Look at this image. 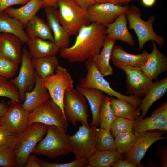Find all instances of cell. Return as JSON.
Instances as JSON below:
<instances>
[{
    "mask_svg": "<svg viewBox=\"0 0 167 167\" xmlns=\"http://www.w3.org/2000/svg\"><path fill=\"white\" fill-rule=\"evenodd\" d=\"M41 0H29L24 6L18 8L10 7L4 12L19 20L24 28L28 22L41 8Z\"/></svg>",
    "mask_w": 167,
    "mask_h": 167,
    "instance_id": "83f0119b",
    "label": "cell"
},
{
    "mask_svg": "<svg viewBox=\"0 0 167 167\" xmlns=\"http://www.w3.org/2000/svg\"><path fill=\"white\" fill-rule=\"evenodd\" d=\"M23 24L18 19L4 12L0 13V33L13 35L19 38L23 44L29 39Z\"/></svg>",
    "mask_w": 167,
    "mask_h": 167,
    "instance_id": "f1b7e54d",
    "label": "cell"
},
{
    "mask_svg": "<svg viewBox=\"0 0 167 167\" xmlns=\"http://www.w3.org/2000/svg\"><path fill=\"white\" fill-rule=\"evenodd\" d=\"M25 31L29 40L40 38L54 41V37L48 23L36 15L27 23Z\"/></svg>",
    "mask_w": 167,
    "mask_h": 167,
    "instance_id": "484cf974",
    "label": "cell"
},
{
    "mask_svg": "<svg viewBox=\"0 0 167 167\" xmlns=\"http://www.w3.org/2000/svg\"><path fill=\"white\" fill-rule=\"evenodd\" d=\"M16 158L11 147L0 146V166L13 167L15 166Z\"/></svg>",
    "mask_w": 167,
    "mask_h": 167,
    "instance_id": "ab89813d",
    "label": "cell"
},
{
    "mask_svg": "<svg viewBox=\"0 0 167 167\" xmlns=\"http://www.w3.org/2000/svg\"><path fill=\"white\" fill-rule=\"evenodd\" d=\"M2 56V33H0V57Z\"/></svg>",
    "mask_w": 167,
    "mask_h": 167,
    "instance_id": "816d5d0a",
    "label": "cell"
},
{
    "mask_svg": "<svg viewBox=\"0 0 167 167\" xmlns=\"http://www.w3.org/2000/svg\"><path fill=\"white\" fill-rule=\"evenodd\" d=\"M156 156L159 161V166L161 167H167V146H158L156 148Z\"/></svg>",
    "mask_w": 167,
    "mask_h": 167,
    "instance_id": "b9f144b4",
    "label": "cell"
},
{
    "mask_svg": "<svg viewBox=\"0 0 167 167\" xmlns=\"http://www.w3.org/2000/svg\"><path fill=\"white\" fill-rule=\"evenodd\" d=\"M16 136L0 125V146L12 147Z\"/></svg>",
    "mask_w": 167,
    "mask_h": 167,
    "instance_id": "60d3db41",
    "label": "cell"
},
{
    "mask_svg": "<svg viewBox=\"0 0 167 167\" xmlns=\"http://www.w3.org/2000/svg\"><path fill=\"white\" fill-rule=\"evenodd\" d=\"M123 155L116 151H96L88 159L89 167H110Z\"/></svg>",
    "mask_w": 167,
    "mask_h": 167,
    "instance_id": "4dcf8cb0",
    "label": "cell"
},
{
    "mask_svg": "<svg viewBox=\"0 0 167 167\" xmlns=\"http://www.w3.org/2000/svg\"><path fill=\"white\" fill-rule=\"evenodd\" d=\"M143 5L147 7L153 6L155 3L156 0H141Z\"/></svg>",
    "mask_w": 167,
    "mask_h": 167,
    "instance_id": "f907efd6",
    "label": "cell"
},
{
    "mask_svg": "<svg viewBox=\"0 0 167 167\" xmlns=\"http://www.w3.org/2000/svg\"><path fill=\"white\" fill-rule=\"evenodd\" d=\"M18 65L2 56L0 57V78L9 79L15 75Z\"/></svg>",
    "mask_w": 167,
    "mask_h": 167,
    "instance_id": "8d00e7d4",
    "label": "cell"
},
{
    "mask_svg": "<svg viewBox=\"0 0 167 167\" xmlns=\"http://www.w3.org/2000/svg\"><path fill=\"white\" fill-rule=\"evenodd\" d=\"M72 135L67 136L71 152L76 158L88 159L95 151L97 126L83 123Z\"/></svg>",
    "mask_w": 167,
    "mask_h": 167,
    "instance_id": "ba28073f",
    "label": "cell"
},
{
    "mask_svg": "<svg viewBox=\"0 0 167 167\" xmlns=\"http://www.w3.org/2000/svg\"><path fill=\"white\" fill-rule=\"evenodd\" d=\"M125 13L129 23V29H133L135 32L140 50L143 49L145 43L150 40L156 42L160 48L163 46V37L157 35L153 29L155 16H150L147 21L143 20L141 18L140 9L134 5L129 6Z\"/></svg>",
    "mask_w": 167,
    "mask_h": 167,
    "instance_id": "5b68a950",
    "label": "cell"
},
{
    "mask_svg": "<svg viewBox=\"0 0 167 167\" xmlns=\"http://www.w3.org/2000/svg\"><path fill=\"white\" fill-rule=\"evenodd\" d=\"M81 7L88 10L91 6L96 3V0H73Z\"/></svg>",
    "mask_w": 167,
    "mask_h": 167,
    "instance_id": "f6af8a7d",
    "label": "cell"
},
{
    "mask_svg": "<svg viewBox=\"0 0 167 167\" xmlns=\"http://www.w3.org/2000/svg\"><path fill=\"white\" fill-rule=\"evenodd\" d=\"M67 130L54 125H48L46 135L36 145L32 153L51 159L66 155L71 152Z\"/></svg>",
    "mask_w": 167,
    "mask_h": 167,
    "instance_id": "3957f363",
    "label": "cell"
},
{
    "mask_svg": "<svg viewBox=\"0 0 167 167\" xmlns=\"http://www.w3.org/2000/svg\"><path fill=\"white\" fill-rule=\"evenodd\" d=\"M167 92V77L161 80H156L144 98L141 99L139 109L141 111L139 117L144 118L152 105L161 98Z\"/></svg>",
    "mask_w": 167,
    "mask_h": 167,
    "instance_id": "603a6c76",
    "label": "cell"
},
{
    "mask_svg": "<svg viewBox=\"0 0 167 167\" xmlns=\"http://www.w3.org/2000/svg\"><path fill=\"white\" fill-rule=\"evenodd\" d=\"M116 117L110 106L109 96L106 95L100 111L99 119L100 128L110 130L111 126Z\"/></svg>",
    "mask_w": 167,
    "mask_h": 167,
    "instance_id": "e575fe53",
    "label": "cell"
},
{
    "mask_svg": "<svg viewBox=\"0 0 167 167\" xmlns=\"http://www.w3.org/2000/svg\"><path fill=\"white\" fill-rule=\"evenodd\" d=\"M45 8L47 23L52 32L54 41L59 49L68 47L70 36L59 22L55 13L54 8Z\"/></svg>",
    "mask_w": 167,
    "mask_h": 167,
    "instance_id": "7402d4cb",
    "label": "cell"
},
{
    "mask_svg": "<svg viewBox=\"0 0 167 167\" xmlns=\"http://www.w3.org/2000/svg\"><path fill=\"white\" fill-rule=\"evenodd\" d=\"M29 0H0V13L11 7L17 5H24Z\"/></svg>",
    "mask_w": 167,
    "mask_h": 167,
    "instance_id": "7bdbcfd3",
    "label": "cell"
},
{
    "mask_svg": "<svg viewBox=\"0 0 167 167\" xmlns=\"http://www.w3.org/2000/svg\"><path fill=\"white\" fill-rule=\"evenodd\" d=\"M32 62L36 72L41 79L53 74L54 71L59 66L56 55L32 58Z\"/></svg>",
    "mask_w": 167,
    "mask_h": 167,
    "instance_id": "1f68e13d",
    "label": "cell"
},
{
    "mask_svg": "<svg viewBox=\"0 0 167 167\" xmlns=\"http://www.w3.org/2000/svg\"><path fill=\"white\" fill-rule=\"evenodd\" d=\"M58 6L59 9L54 8L55 13L70 36H76L83 26L91 23L88 10L73 0H60Z\"/></svg>",
    "mask_w": 167,
    "mask_h": 167,
    "instance_id": "277c9868",
    "label": "cell"
},
{
    "mask_svg": "<svg viewBox=\"0 0 167 167\" xmlns=\"http://www.w3.org/2000/svg\"><path fill=\"white\" fill-rule=\"evenodd\" d=\"M127 20L125 13H122L113 22L106 26V36L116 41L119 40L128 44L131 46L135 45L133 35L129 32Z\"/></svg>",
    "mask_w": 167,
    "mask_h": 167,
    "instance_id": "d6986e66",
    "label": "cell"
},
{
    "mask_svg": "<svg viewBox=\"0 0 167 167\" xmlns=\"http://www.w3.org/2000/svg\"><path fill=\"white\" fill-rule=\"evenodd\" d=\"M136 141L128 152L126 154L125 159L139 167L144 165L141 164L142 159L145 156L148 149L154 142L161 139H167L164 135L167 131L158 130L134 133Z\"/></svg>",
    "mask_w": 167,
    "mask_h": 167,
    "instance_id": "8fae6325",
    "label": "cell"
},
{
    "mask_svg": "<svg viewBox=\"0 0 167 167\" xmlns=\"http://www.w3.org/2000/svg\"><path fill=\"white\" fill-rule=\"evenodd\" d=\"M8 105L4 101L0 102V117L2 116L6 111Z\"/></svg>",
    "mask_w": 167,
    "mask_h": 167,
    "instance_id": "c3c4849f",
    "label": "cell"
},
{
    "mask_svg": "<svg viewBox=\"0 0 167 167\" xmlns=\"http://www.w3.org/2000/svg\"><path fill=\"white\" fill-rule=\"evenodd\" d=\"M41 8L52 7L56 8L58 7V3L60 0H41Z\"/></svg>",
    "mask_w": 167,
    "mask_h": 167,
    "instance_id": "7dc6e473",
    "label": "cell"
},
{
    "mask_svg": "<svg viewBox=\"0 0 167 167\" xmlns=\"http://www.w3.org/2000/svg\"><path fill=\"white\" fill-rule=\"evenodd\" d=\"M133 0H121V4H127Z\"/></svg>",
    "mask_w": 167,
    "mask_h": 167,
    "instance_id": "f5cc1de1",
    "label": "cell"
},
{
    "mask_svg": "<svg viewBox=\"0 0 167 167\" xmlns=\"http://www.w3.org/2000/svg\"><path fill=\"white\" fill-rule=\"evenodd\" d=\"M96 150V151H116L115 139L110 130L101 128L97 129Z\"/></svg>",
    "mask_w": 167,
    "mask_h": 167,
    "instance_id": "d6a6232c",
    "label": "cell"
},
{
    "mask_svg": "<svg viewBox=\"0 0 167 167\" xmlns=\"http://www.w3.org/2000/svg\"><path fill=\"white\" fill-rule=\"evenodd\" d=\"M32 58H38L56 55L59 48L54 41L40 38L29 40L27 43Z\"/></svg>",
    "mask_w": 167,
    "mask_h": 167,
    "instance_id": "4316f807",
    "label": "cell"
},
{
    "mask_svg": "<svg viewBox=\"0 0 167 167\" xmlns=\"http://www.w3.org/2000/svg\"><path fill=\"white\" fill-rule=\"evenodd\" d=\"M116 42V40L106 36L100 53L95 55L92 59L98 70L104 77L113 74L110 60L112 50Z\"/></svg>",
    "mask_w": 167,
    "mask_h": 167,
    "instance_id": "d4e9b609",
    "label": "cell"
},
{
    "mask_svg": "<svg viewBox=\"0 0 167 167\" xmlns=\"http://www.w3.org/2000/svg\"><path fill=\"white\" fill-rule=\"evenodd\" d=\"M134 122L124 118L116 117L112 123L110 131L113 137L115 138L118 133L124 131L133 132Z\"/></svg>",
    "mask_w": 167,
    "mask_h": 167,
    "instance_id": "f35d334b",
    "label": "cell"
},
{
    "mask_svg": "<svg viewBox=\"0 0 167 167\" xmlns=\"http://www.w3.org/2000/svg\"><path fill=\"white\" fill-rule=\"evenodd\" d=\"M23 43L12 34L2 33V55L17 64L21 62Z\"/></svg>",
    "mask_w": 167,
    "mask_h": 167,
    "instance_id": "44dd1931",
    "label": "cell"
},
{
    "mask_svg": "<svg viewBox=\"0 0 167 167\" xmlns=\"http://www.w3.org/2000/svg\"><path fill=\"white\" fill-rule=\"evenodd\" d=\"M128 5L122 6L110 3H96L88 9L90 21L106 26L121 14L125 13Z\"/></svg>",
    "mask_w": 167,
    "mask_h": 167,
    "instance_id": "5bb4252c",
    "label": "cell"
},
{
    "mask_svg": "<svg viewBox=\"0 0 167 167\" xmlns=\"http://www.w3.org/2000/svg\"><path fill=\"white\" fill-rule=\"evenodd\" d=\"M48 125L33 123L16 137L12 148L16 158L15 167L25 166L28 157L46 133Z\"/></svg>",
    "mask_w": 167,
    "mask_h": 167,
    "instance_id": "7a4b0ae2",
    "label": "cell"
},
{
    "mask_svg": "<svg viewBox=\"0 0 167 167\" xmlns=\"http://www.w3.org/2000/svg\"><path fill=\"white\" fill-rule=\"evenodd\" d=\"M96 3H110L117 5L121 4V0H96Z\"/></svg>",
    "mask_w": 167,
    "mask_h": 167,
    "instance_id": "681fc988",
    "label": "cell"
},
{
    "mask_svg": "<svg viewBox=\"0 0 167 167\" xmlns=\"http://www.w3.org/2000/svg\"><path fill=\"white\" fill-rule=\"evenodd\" d=\"M64 113L67 120L75 127L78 122L89 126L88 107L86 98L76 89L66 91L63 100Z\"/></svg>",
    "mask_w": 167,
    "mask_h": 167,
    "instance_id": "30bf717a",
    "label": "cell"
},
{
    "mask_svg": "<svg viewBox=\"0 0 167 167\" xmlns=\"http://www.w3.org/2000/svg\"><path fill=\"white\" fill-rule=\"evenodd\" d=\"M0 97H7L15 101H20L18 90L14 84L10 80L1 78Z\"/></svg>",
    "mask_w": 167,
    "mask_h": 167,
    "instance_id": "d590c367",
    "label": "cell"
},
{
    "mask_svg": "<svg viewBox=\"0 0 167 167\" xmlns=\"http://www.w3.org/2000/svg\"><path fill=\"white\" fill-rule=\"evenodd\" d=\"M76 89L84 96L89 104L92 119L89 126H100V111L105 96L104 92L95 89L83 88L79 85L76 87Z\"/></svg>",
    "mask_w": 167,
    "mask_h": 167,
    "instance_id": "cb8c5ba5",
    "label": "cell"
},
{
    "mask_svg": "<svg viewBox=\"0 0 167 167\" xmlns=\"http://www.w3.org/2000/svg\"><path fill=\"white\" fill-rule=\"evenodd\" d=\"M146 51L139 54L127 53L119 45H115L112 49L110 60L113 65L119 69L131 66L140 67L146 61L149 54Z\"/></svg>",
    "mask_w": 167,
    "mask_h": 167,
    "instance_id": "ac0fdd59",
    "label": "cell"
},
{
    "mask_svg": "<svg viewBox=\"0 0 167 167\" xmlns=\"http://www.w3.org/2000/svg\"><path fill=\"white\" fill-rule=\"evenodd\" d=\"M109 98L111 108L116 117L134 122L139 117L140 111L138 107H134L125 101L112 96H110Z\"/></svg>",
    "mask_w": 167,
    "mask_h": 167,
    "instance_id": "f546056e",
    "label": "cell"
},
{
    "mask_svg": "<svg viewBox=\"0 0 167 167\" xmlns=\"http://www.w3.org/2000/svg\"><path fill=\"white\" fill-rule=\"evenodd\" d=\"M153 49L140 68L151 80H156L158 76L167 70V57L159 50L155 42L152 41Z\"/></svg>",
    "mask_w": 167,
    "mask_h": 167,
    "instance_id": "e0dca14e",
    "label": "cell"
},
{
    "mask_svg": "<svg viewBox=\"0 0 167 167\" xmlns=\"http://www.w3.org/2000/svg\"><path fill=\"white\" fill-rule=\"evenodd\" d=\"M113 167H137L135 164L125 159H121L117 161L112 166Z\"/></svg>",
    "mask_w": 167,
    "mask_h": 167,
    "instance_id": "ee69618b",
    "label": "cell"
},
{
    "mask_svg": "<svg viewBox=\"0 0 167 167\" xmlns=\"http://www.w3.org/2000/svg\"><path fill=\"white\" fill-rule=\"evenodd\" d=\"M55 71V74L41 79L42 84L48 92L51 98L65 115L63 106L64 94L66 91L74 88L73 80L64 67L59 65Z\"/></svg>",
    "mask_w": 167,
    "mask_h": 167,
    "instance_id": "52a82bcc",
    "label": "cell"
},
{
    "mask_svg": "<svg viewBox=\"0 0 167 167\" xmlns=\"http://www.w3.org/2000/svg\"><path fill=\"white\" fill-rule=\"evenodd\" d=\"M37 161L40 167H89L88 159L85 158H76L72 161L63 163L49 162L38 158Z\"/></svg>",
    "mask_w": 167,
    "mask_h": 167,
    "instance_id": "74e56055",
    "label": "cell"
},
{
    "mask_svg": "<svg viewBox=\"0 0 167 167\" xmlns=\"http://www.w3.org/2000/svg\"><path fill=\"white\" fill-rule=\"evenodd\" d=\"M106 26L94 23L83 26L71 46L60 48L61 57L71 63H83L99 53L105 38Z\"/></svg>",
    "mask_w": 167,
    "mask_h": 167,
    "instance_id": "6da1fadb",
    "label": "cell"
},
{
    "mask_svg": "<svg viewBox=\"0 0 167 167\" xmlns=\"http://www.w3.org/2000/svg\"><path fill=\"white\" fill-rule=\"evenodd\" d=\"M38 159L36 155H30L28 158L25 167H40L37 160Z\"/></svg>",
    "mask_w": 167,
    "mask_h": 167,
    "instance_id": "bcb514c9",
    "label": "cell"
},
{
    "mask_svg": "<svg viewBox=\"0 0 167 167\" xmlns=\"http://www.w3.org/2000/svg\"><path fill=\"white\" fill-rule=\"evenodd\" d=\"M158 130L167 131V101H165L145 118L139 117L134 122L133 132L141 133Z\"/></svg>",
    "mask_w": 167,
    "mask_h": 167,
    "instance_id": "2e32d148",
    "label": "cell"
},
{
    "mask_svg": "<svg viewBox=\"0 0 167 167\" xmlns=\"http://www.w3.org/2000/svg\"><path fill=\"white\" fill-rule=\"evenodd\" d=\"M21 65L18 74L10 80L17 88L20 101H24L25 94L31 90L34 86L36 79V71L32 62V58L27 49L24 47Z\"/></svg>",
    "mask_w": 167,
    "mask_h": 167,
    "instance_id": "4fadbf2b",
    "label": "cell"
},
{
    "mask_svg": "<svg viewBox=\"0 0 167 167\" xmlns=\"http://www.w3.org/2000/svg\"><path fill=\"white\" fill-rule=\"evenodd\" d=\"M87 73L85 77L79 79V85L83 88H92L100 90L110 96H114L117 98L126 101L134 107H137L139 102V97L131 95L126 96L113 89L110 83L104 78L96 68L92 59L85 62Z\"/></svg>",
    "mask_w": 167,
    "mask_h": 167,
    "instance_id": "8992f818",
    "label": "cell"
},
{
    "mask_svg": "<svg viewBox=\"0 0 167 167\" xmlns=\"http://www.w3.org/2000/svg\"><path fill=\"white\" fill-rule=\"evenodd\" d=\"M65 115L60 108L51 98L30 113L28 126L39 122L47 125H54L67 130L68 124Z\"/></svg>",
    "mask_w": 167,
    "mask_h": 167,
    "instance_id": "9c48e42d",
    "label": "cell"
},
{
    "mask_svg": "<svg viewBox=\"0 0 167 167\" xmlns=\"http://www.w3.org/2000/svg\"><path fill=\"white\" fill-rule=\"evenodd\" d=\"M25 96V99L22 103V106L24 110L29 113L50 98L48 92L43 86L41 79L36 72L34 88L32 91L27 92Z\"/></svg>",
    "mask_w": 167,
    "mask_h": 167,
    "instance_id": "ffe728a7",
    "label": "cell"
},
{
    "mask_svg": "<svg viewBox=\"0 0 167 167\" xmlns=\"http://www.w3.org/2000/svg\"><path fill=\"white\" fill-rule=\"evenodd\" d=\"M115 141L116 151L121 154H126L135 143L136 137L132 131H124L116 135Z\"/></svg>",
    "mask_w": 167,
    "mask_h": 167,
    "instance_id": "836d02e7",
    "label": "cell"
},
{
    "mask_svg": "<svg viewBox=\"0 0 167 167\" xmlns=\"http://www.w3.org/2000/svg\"><path fill=\"white\" fill-rule=\"evenodd\" d=\"M122 70L127 77V94H131L140 98L144 97L154 82L143 73L139 67L128 66Z\"/></svg>",
    "mask_w": 167,
    "mask_h": 167,
    "instance_id": "9a60e30c",
    "label": "cell"
},
{
    "mask_svg": "<svg viewBox=\"0 0 167 167\" xmlns=\"http://www.w3.org/2000/svg\"><path fill=\"white\" fill-rule=\"evenodd\" d=\"M8 108L0 117V125L16 137L19 135L28 126L30 113L22 107L21 101H8Z\"/></svg>",
    "mask_w": 167,
    "mask_h": 167,
    "instance_id": "7c38bea8",
    "label": "cell"
}]
</instances>
